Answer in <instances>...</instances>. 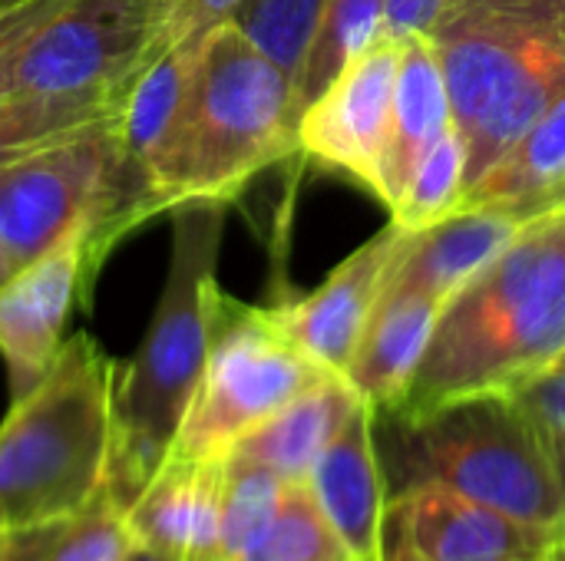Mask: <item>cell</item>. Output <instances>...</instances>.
<instances>
[{
    "label": "cell",
    "mask_w": 565,
    "mask_h": 561,
    "mask_svg": "<svg viewBox=\"0 0 565 561\" xmlns=\"http://www.w3.org/2000/svg\"><path fill=\"white\" fill-rule=\"evenodd\" d=\"M565 357V205L526 222L447 304L394 413L516 393Z\"/></svg>",
    "instance_id": "cell-1"
},
{
    "label": "cell",
    "mask_w": 565,
    "mask_h": 561,
    "mask_svg": "<svg viewBox=\"0 0 565 561\" xmlns=\"http://www.w3.org/2000/svg\"><path fill=\"white\" fill-rule=\"evenodd\" d=\"M225 212L228 202H185L169 212V274L139 350L119 364L113 393L106 493L122 509H129L169 460L202 384L215 327V298L222 291L218 251Z\"/></svg>",
    "instance_id": "cell-2"
},
{
    "label": "cell",
    "mask_w": 565,
    "mask_h": 561,
    "mask_svg": "<svg viewBox=\"0 0 565 561\" xmlns=\"http://www.w3.org/2000/svg\"><path fill=\"white\" fill-rule=\"evenodd\" d=\"M298 155L291 76L235 23L212 30L199 50L179 116L149 165L162 215L185 202H235L248 182Z\"/></svg>",
    "instance_id": "cell-3"
},
{
    "label": "cell",
    "mask_w": 565,
    "mask_h": 561,
    "mask_svg": "<svg viewBox=\"0 0 565 561\" xmlns=\"http://www.w3.org/2000/svg\"><path fill=\"white\" fill-rule=\"evenodd\" d=\"M467 139V188L565 96V0H447L424 33Z\"/></svg>",
    "instance_id": "cell-4"
},
{
    "label": "cell",
    "mask_w": 565,
    "mask_h": 561,
    "mask_svg": "<svg viewBox=\"0 0 565 561\" xmlns=\"http://www.w3.org/2000/svg\"><path fill=\"white\" fill-rule=\"evenodd\" d=\"M119 360L86 331L63 341L46 374L0 423V526L76 513L106 493Z\"/></svg>",
    "instance_id": "cell-5"
},
{
    "label": "cell",
    "mask_w": 565,
    "mask_h": 561,
    "mask_svg": "<svg viewBox=\"0 0 565 561\" xmlns=\"http://www.w3.org/2000/svg\"><path fill=\"white\" fill-rule=\"evenodd\" d=\"M394 427L391 496L440 486L513 519L565 532V499L550 453L516 393L444 403Z\"/></svg>",
    "instance_id": "cell-6"
},
{
    "label": "cell",
    "mask_w": 565,
    "mask_h": 561,
    "mask_svg": "<svg viewBox=\"0 0 565 561\" xmlns=\"http://www.w3.org/2000/svg\"><path fill=\"white\" fill-rule=\"evenodd\" d=\"M119 116L0 169V251L13 271L83 228L116 225L132 235L162 215L146 172L126 149Z\"/></svg>",
    "instance_id": "cell-7"
},
{
    "label": "cell",
    "mask_w": 565,
    "mask_h": 561,
    "mask_svg": "<svg viewBox=\"0 0 565 561\" xmlns=\"http://www.w3.org/2000/svg\"><path fill=\"white\" fill-rule=\"evenodd\" d=\"M324 377L331 370L281 331L271 308L218 291L205 374L169 456L225 460L242 436Z\"/></svg>",
    "instance_id": "cell-8"
},
{
    "label": "cell",
    "mask_w": 565,
    "mask_h": 561,
    "mask_svg": "<svg viewBox=\"0 0 565 561\" xmlns=\"http://www.w3.org/2000/svg\"><path fill=\"white\" fill-rule=\"evenodd\" d=\"M162 53L166 0H70L0 66V96L132 89Z\"/></svg>",
    "instance_id": "cell-9"
},
{
    "label": "cell",
    "mask_w": 565,
    "mask_h": 561,
    "mask_svg": "<svg viewBox=\"0 0 565 561\" xmlns=\"http://www.w3.org/2000/svg\"><path fill=\"white\" fill-rule=\"evenodd\" d=\"M122 238L126 231L116 225L83 228L13 271L0 288V357L7 364L10 400L23 397L46 374L66 341L73 308L89 304L96 278Z\"/></svg>",
    "instance_id": "cell-10"
},
{
    "label": "cell",
    "mask_w": 565,
    "mask_h": 561,
    "mask_svg": "<svg viewBox=\"0 0 565 561\" xmlns=\"http://www.w3.org/2000/svg\"><path fill=\"white\" fill-rule=\"evenodd\" d=\"M397 63L401 43L374 40L298 119V155L361 182L381 202Z\"/></svg>",
    "instance_id": "cell-11"
},
{
    "label": "cell",
    "mask_w": 565,
    "mask_h": 561,
    "mask_svg": "<svg viewBox=\"0 0 565 561\" xmlns=\"http://www.w3.org/2000/svg\"><path fill=\"white\" fill-rule=\"evenodd\" d=\"M563 536L450 489L414 486L391 496L384 561H550Z\"/></svg>",
    "instance_id": "cell-12"
},
{
    "label": "cell",
    "mask_w": 565,
    "mask_h": 561,
    "mask_svg": "<svg viewBox=\"0 0 565 561\" xmlns=\"http://www.w3.org/2000/svg\"><path fill=\"white\" fill-rule=\"evenodd\" d=\"M404 235L407 231L397 222H391L384 231L364 241L351 258H344L318 291L271 308L281 331L324 370L344 377L364 337V327L377 308L387 268Z\"/></svg>",
    "instance_id": "cell-13"
},
{
    "label": "cell",
    "mask_w": 565,
    "mask_h": 561,
    "mask_svg": "<svg viewBox=\"0 0 565 561\" xmlns=\"http://www.w3.org/2000/svg\"><path fill=\"white\" fill-rule=\"evenodd\" d=\"M308 489L354 561H384L391 486L377 446V413L361 403L308 473Z\"/></svg>",
    "instance_id": "cell-14"
},
{
    "label": "cell",
    "mask_w": 565,
    "mask_h": 561,
    "mask_svg": "<svg viewBox=\"0 0 565 561\" xmlns=\"http://www.w3.org/2000/svg\"><path fill=\"white\" fill-rule=\"evenodd\" d=\"M222 473L225 460L169 456L126 509L132 539L172 561L209 559L218 529Z\"/></svg>",
    "instance_id": "cell-15"
},
{
    "label": "cell",
    "mask_w": 565,
    "mask_h": 561,
    "mask_svg": "<svg viewBox=\"0 0 565 561\" xmlns=\"http://www.w3.org/2000/svg\"><path fill=\"white\" fill-rule=\"evenodd\" d=\"M520 228L500 212H457L430 228L407 231L381 294H430L447 304Z\"/></svg>",
    "instance_id": "cell-16"
},
{
    "label": "cell",
    "mask_w": 565,
    "mask_h": 561,
    "mask_svg": "<svg viewBox=\"0 0 565 561\" xmlns=\"http://www.w3.org/2000/svg\"><path fill=\"white\" fill-rule=\"evenodd\" d=\"M444 314V301L430 294H381L364 337L344 370L358 397L377 417L394 413L427 354L430 334Z\"/></svg>",
    "instance_id": "cell-17"
},
{
    "label": "cell",
    "mask_w": 565,
    "mask_h": 561,
    "mask_svg": "<svg viewBox=\"0 0 565 561\" xmlns=\"http://www.w3.org/2000/svg\"><path fill=\"white\" fill-rule=\"evenodd\" d=\"M565 205V96L463 195L457 212H500L520 225Z\"/></svg>",
    "instance_id": "cell-18"
},
{
    "label": "cell",
    "mask_w": 565,
    "mask_h": 561,
    "mask_svg": "<svg viewBox=\"0 0 565 561\" xmlns=\"http://www.w3.org/2000/svg\"><path fill=\"white\" fill-rule=\"evenodd\" d=\"M361 403L348 377L331 374L242 436L225 460L262 466L285 483H308L311 466Z\"/></svg>",
    "instance_id": "cell-19"
},
{
    "label": "cell",
    "mask_w": 565,
    "mask_h": 561,
    "mask_svg": "<svg viewBox=\"0 0 565 561\" xmlns=\"http://www.w3.org/2000/svg\"><path fill=\"white\" fill-rule=\"evenodd\" d=\"M454 109L440 60L424 33L401 40V63L394 83V112H391V142L384 162V205L387 212L404 195L411 175L437 139L450 129Z\"/></svg>",
    "instance_id": "cell-20"
},
{
    "label": "cell",
    "mask_w": 565,
    "mask_h": 561,
    "mask_svg": "<svg viewBox=\"0 0 565 561\" xmlns=\"http://www.w3.org/2000/svg\"><path fill=\"white\" fill-rule=\"evenodd\" d=\"M132 542L126 509L103 493L66 516L0 526V561H122Z\"/></svg>",
    "instance_id": "cell-21"
},
{
    "label": "cell",
    "mask_w": 565,
    "mask_h": 561,
    "mask_svg": "<svg viewBox=\"0 0 565 561\" xmlns=\"http://www.w3.org/2000/svg\"><path fill=\"white\" fill-rule=\"evenodd\" d=\"M132 89L0 96V169L126 109Z\"/></svg>",
    "instance_id": "cell-22"
},
{
    "label": "cell",
    "mask_w": 565,
    "mask_h": 561,
    "mask_svg": "<svg viewBox=\"0 0 565 561\" xmlns=\"http://www.w3.org/2000/svg\"><path fill=\"white\" fill-rule=\"evenodd\" d=\"M381 36H384V0H328L295 76L298 119L338 79V73Z\"/></svg>",
    "instance_id": "cell-23"
},
{
    "label": "cell",
    "mask_w": 565,
    "mask_h": 561,
    "mask_svg": "<svg viewBox=\"0 0 565 561\" xmlns=\"http://www.w3.org/2000/svg\"><path fill=\"white\" fill-rule=\"evenodd\" d=\"M235 561H354L324 513L318 509L308 483H288L275 516L255 542Z\"/></svg>",
    "instance_id": "cell-24"
},
{
    "label": "cell",
    "mask_w": 565,
    "mask_h": 561,
    "mask_svg": "<svg viewBox=\"0 0 565 561\" xmlns=\"http://www.w3.org/2000/svg\"><path fill=\"white\" fill-rule=\"evenodd\" d=\"M467 195V139L450 122V129L437 139V145L424 155L417 172L411 175L404 195L391 208V222L404 231L430 228L450 215H457Z\"/></svg>",
    "instance_id": "cell-25"
},
{
    "label": "cell",
    "mask_w": 565,
    "mask_h": 561,
    "mask_svg": "<svg viewBox=\"0 0 565 561\" xmlns=\"http://www.w3.org/2000/svg\"><path fill=\"white\" fill-rule=\"evenodd\" d=\"M288 483L262 466H248L238 460H225L222 473V506L218 529L205 561H235L275 516Z\"/></svg>",
    "instance_id": "cell-26"
},
{
    "label": "cell",
    "mask_w": 565,
    "mask_h": 561,
    "mask_svg": "<svg viewBox=\"0 0 565 561\" xmlns=\"http://www.w3.org/2000/svg\"><path fill=\"white\" fill-rule=\"evenodd\" d=\"M328 0H242L232 23L295 83Z\"/></svg>",
    "instance_id": "cell-27"
},
{
    "label": "cell",
    "mask_w": 565,
    "mask_h": 561,
    "mask_svg": "<svg viewBox=\"0 0 565 561\" xmlns=\"http://www.w3.org/2000/svg\"><path fill=\"white\" fill-rule=\"evenodd\" d=\"M516 400L530 413L550 463L556 470V479L563 486L565 499V367H553L550 374L536 377L523 390H516Z\"/></svg>",
    "instance_id": "cell-28"
},
{
    "label": "cell",
    "mask_w": 565,
    "mask_h": 561,
    "mask_svg": "<svg viewBox=\"0 0 565 561\" xmlns=\"http://www.w3.org/2000/svg\"><path fill=\"white\" fill-rule=\"evenodd\" d=\"M242 0H166V50L182 40H202L232 23Z\"/></svg>",
    "instance_id": "cell-29"
},
{
    "label": "cell",
    "mask_w": 565,
    "mask_h": 561,
    "mask_svg": "<svg viewBox=\"0 0 565 561\" xmlns=\"http://www.w3.org/2000/svg\"><path fill=\"white\" fill-rule=\"evenodd\" d=\"M70 0H17L0 3V66L36 33L43 30Z\"/></svg>",
    "instance_id": "cell-30"
},
{
    "label": "cell",
    "mask_w": 565,
    "mask_h": 561,
    "mask_svg": "<svg viewBox=\"0 0 565 561\" xmlns=\"http://www.w3.org/2000/svg\"><path fill=\"white\" fill-rule=\"evenodd\" d=\"M447 0H384V36L407 40L414 33H427Z\"/></svg>",
    "instance_id": "cell-31"
},
{
    "label": "cell",
    "mask_w": 565,
    "mask_h": 561,
    "mask_svg": "<svg viewBox=\"0 0 565 561\" xmlns=\"http://www.w3.org/2000/svg\"><path fill=\"white\" fill-rule=\"evenodd\" d=\"M122 561H172L169 555H162V552H156V549H149V546H142V542H132V549H129V555Z\"/></svg>",
    "instance_id": "cell-32"
},
{
    "label": "cell",
    "mask_w": 565,
    "mask_h": 561,
    "mask_svg": "<svg viewBox=\"0 0 565 561\" xmlns=\"http://www.w3.org/2000/svg\"><path fill=\"white\" fill-rule=\"evenodd\" d=\"M10 274H13V268H10V261L3 258V251H0V288L10 281Z\"/></svg>",
    "instance_id": "cell-33"
},
{
    "label": "cell",
    "mask_w": 565,
    "mask_h": 561,
    "mask_svg": "<svg viewBox=\"0 0 565 561\" xmlns=\"http://www.w3.org/2000/svg\"><path fill=\"white\" fill-rule=\"evenodd\" d=\"M550 561H565V536L556 542V549H553V555H550Z\"/></svg>",
    "instance_id": "cell-34"
},
{
    "label": "cell",
    "mask_w": 565,
    "mask_h": 561,
    "mask_svg": "<svg viewBox=\"0 0 565 561\" xmlns=\"http://www.w3.org/2000/svg\"><path fill=\"white\" fill-rule=\"evenodd\" d=\"M0 3H17V0H0Z\"/></svg>",
    "instance_id": "cell-35"
},
{
    "label": "cell",
    "mask_w": 565,
    "mask_h": 561,
    "mask_svg": "<svg viewBox=\"0 0 565 561\" xmlns=\"http://www.w3.org/2000/svg\"><path fill=\"white\" fill-rule=\"evenodd\" d=\"M559 367H565V357H563V360H559Z\"/></svg>",
    "instance_id": "cell-36"
}]
</instances>
